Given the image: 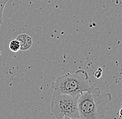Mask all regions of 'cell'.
I'll return each mask as SVG.
<instances>
[{
  "label": "cell",
  "mask_w": 122,
  "mask_h": 119,
  "mask_svg": "<svg viewBox=\"0 0 122 119\" xmlns=\"http://www.w3.org/2000/svg\"><path fill=\"white\" fill-rule=\"evenodd\" d=\"M111 100L112 95L110 93H103L98 87L91 86L90 89L81 93L78 97L79 119H103L107 110V105Z\"/></svg>",
  "instance_id": "6da1fadb"
},
{
  "label": "cell",
  "mask_w": 122,
  "mask_h": 119,
  "mask_svg": "<svg viewBox=\"0 0 122 119\" xmlns=\"http://www.w3.org/2000/svg\"><path fill=\"white\" fill-rule=\"evenodd\" d=\"M54 91L73 96L80 95L90 89L87 72L83 69H79L74 73H67L58 76L52 83Z\"/></svg>",
  "instance_id": "7a4b0ae2"
},
{
  "label": "cell",
  "mask_w": 122,
  "mask_h": 119,
  "mask_svg": "<svg viewBox=\"0 0 122 119\" xmlns=\"http://www.w3.org/2000/svg\"><path fill=\"white\" fill-rule=\"evenodd\" d=\"M80 95L73 96L53 91L51 101V111L58 119H79L78 99Z\"/></svg>",
  "instance_id": "3957f363"
},
{
  "label": "cell",
  "mask_w": 122,
  "mask_h": 119,
  "mask_svg": "<svg viewBox=\"0 0 122 119\" xmlns=\"http://www.w3.org/2000/svg\"><path fill=\"white\" fill-rule=\"evenodd\" d=\"M20 44V50H29L32 45V39L27 34H21L19 35L16 39Z\"/></svg>",
  "instance_id": "277c9868"
},
{
  "label": "cell",
  "mask_w": 122,
  "mask_h": 119,
  "mask_svg": "<svg viewBox=\"0 0 122 119\" xmlns=\"http://www.w3.org/2000/svg\"><path fill=\"white\" fill-rule=\"evenodd\" d=\"M8 48L9 49L13 52H18L20 50V42L15 39H13L10 41L9 45H8Z\"/></svg>",
  "instance_id": "5b68a950"
},
{
  "label": "cell",
  "mask_w": 122,
  "mask_h": 119,
  "mask_svg": "<svg viewBox=\"0 0 122 119\" xmlns=\"http://www.w3.org/2000/svg\"><path fill=\"white\" fill-rule=\"evenodd\" d=\"M8 1L9 0H0V27L3 23V13Z\"/></svg>",
  "instance_id": "8992f818"
},
{
  "label": "cell",
  "mask_w": 122,
  "mask_h": 119,
  "mask_svg": "<svg viewBox=\"0 0 122 119\" xmlns=\"http://www.w3.org/2000/svg\"><path fill=\"white\" fill-rule=\"evenodd\" d=\"M101 75H102V69L101 68H99L95 72H94V76L96 78L99 79L101 76Z\"/></svg>",
  "instance_id": "52a82bcc"
},
{
  "label": "cell",
  "mask_w": 122,
  "mask_h": 119,
  "mask_svg": "<svg viewBox=\"0 0 122 119\" xmlns=\"http://www.w3.org/2000/svg\"><path fill=\"white\" fill-rule=\"evenodd\" d=\"M119 117H120V118H122V107L120 108V110H119Z\"/></svg>",
  "instance_id": "ba28073f"
}]
</instances>
